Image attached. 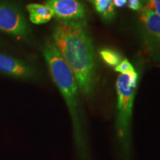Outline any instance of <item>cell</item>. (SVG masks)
Returning a JSON list of instances; mask_svg holds the SVG:
<instances>
[{
	"mask_svg": "<svg viewBox=\"0 0 160 160\" xmlns=\"http://www.w3.org/2000/svg\"><path fill=\"white\" fill-rule=\"evenodd\" d=\"M146 1H147V5L145 8L152 10L160 17V0H146Z\"/></svg>",
	"mask_w": 160,
	"mask_h": 160,
	"instance_id": "12",
	"label": "cell"
},
{
	"mask_svg": "<svg viewBox=\"0 0 160 160\" xmlns=\"http://www.w3.org/2000/svg\"><path fill=\"white\" fill-rule=\"evenodd\" d=\"M0 31L18 39H24L29 35L25 18L17 5L0 2Z\"/></svg>",
	"mask_w": 160,
	"mask_h": 160,
	"instance_id": "4",
	"label": "cell"
},
{
	"mask_svg": "<svg viewBox=\"0 0 160 160\" xmlns=\"http://www.w3.org/2000/svg\"><path fill=\"white\" fill-rule=\"evenodd\" d=\"M113 4L114 7L123 8L127 5V0H113Z\"/></svg>",
	"mask_w": 160,
	"mask_h": 160,
	"instance_id": "14",
	"label": "cell"
},
{
	"mask_svg": "<svg viewBox=\"0 0 160 160\" xmlns=\"http://www.w3.org/2000/svg\"><path fill=\"white\" fill-rule=\"evenodd\" d=\"M139 20L150 34L160 39V17L152 10L142 8Z\"/></svg>",
	"mask_w": 160,
	"mask_h": 160,
	"instance_id": "8",
	"label": "cell"
},
{
	"mask_svg": "<svg viewBox=\"0 0 160 160\" xmlns=\"http://www.w3.org/2000/svg\"><path fill=\"white\" fill-rule=\"evenodd\" d=\"M32 23L42 25L49 22L54 17V13L49 6L41 4H29L26 6Z\"/></svg>",
	"mask_w": 160,
	"mask_h": 160,
	"instance_id": "7",
	"label": "cell"
},
{
	"mask_svg": "<svg viewBox=\"0 0 160 160\" xmlns=\"http://www.w3.org/2000/svg\"><path fill=\"white\" fill-rule=\"evenodd\" d=\"M53 42L73 72L85 97L92 94L95 79L93 44L85 21H62L56 24Z\"/></svg>",
	"mask_w": 160,
	"mask_h": 160,
	"instance_id": "1",
	"label": "cell"
},
{
	"mask_svg": "<svg viewBox=\"0 0 160 160\" xmlns=\"http://www.w3.org/2000/svg\"><path fill=\"white\" fill-rule=\"evenodd\" d=\"M45 5L62 21H82L86 17L85 6L80 0H47Z\"/></svg>",
	"mask_w": 160,
	"mask_h": 160,
	"instance_id": "5",
	"label": "cell"
},
{
	"mask_svg": "<svg viewBox=\"0 0 160 160\" xmlns=\"http://www.w3.org/2000/svg\"><path fill=\"white\" fill-rule=\"evenodd\" d=\"M142 1L144 0H127V4L130 9L133 11H139L142 8Z\"/></svg>",
	"mask_w": 160,
	"mask_h": 160,
	"instance_id": "13",
	"label": "cell"
},
{
	"mask_svg": "<svg viewBox=\"0 0 160 160\" xmlns=\"http://www.w3.org/2000/svg\"><path fill=\"white\" fill-rule=\"evenodd\" d=\"M137 81V72H126L118 77L116 85L117 92L116 140L122 160L131 159L133 148L131 124Z\"/></svg>",
	"mask_w": 160,
	"mask_h": 160,
	"instance_id": "3",
	"label": "cell"
},
{
	"mask_svg": "<svg viewBox=\"0 0 160 160\" xmlns=\"http://www.w3.org/2000/svg\"><path fill=\"white\" fill-rule=\"evenodd\" d=\"M42 53L53 82L62 95L69 109L77 159L90 160V148L83 128L78 84L75 76L62 57L53 40L46 42L43 46Z\"/></svg>",
	"mask_w": 160,
	"mask_h": 160,
	"instance_id": "2",
	"label": "cell"
},
{
	"mask_svg": "<svg viewBox=\"0 0 160 160\" xmlns=\"http://www.w3.org/2000/svg\"><path fill=\"white\" fill-rule=\"evenodd\" d=\"M0 73L18 79H31L37 77L31 65L19 59L0 53Z\"/></svg>",
	"mask_w": 160,
	"mask_h": 160,
	"instance_id": "6",
	"label": "cell"
},
{
	"mask_svg": "<svg viewBox=\"0 0 160 160\" xmlns=\"http://www.w3.org/2000/svg\"><path fill=\"white\" fill-rule=\"evenodd\" d=\"M88 1H89V2H93V0H88Z\"/></svg>",
	"mask_w": 160,
	"mask_h": 160,
	"instance_id": "15",
	"label": "cell"
},
{
	"mask_svg": "<svg viewBox=\"0 0 160 160\" xmlns=\"http://www.w3.org/2000/svg\"><path fill=\"white\" fill-rule=\"evenodd\" d=\"M115 71L119 72L121 73H126V72L130 71H135L133 66L131 65V63L128 59H123L119 65L116 66Z\"/></svg>",
	"mask_w": 160,
	"mask_h": 160,
	"instance_id": "11",
	"label": "cell"
},
{
	"mask_svg": "<svg viewBox=\"0 0 160 160\" xmlns=\"http://www.w3.org/2000/svg\"><path fill=\"white\" fill-rule=\"evenodd\" d=\"M99 55L104 62L110 67H116L122 61V55L119 52L113 49L105 48L99 51Z\"/></svg>",
	"mask_w": 160,
	"mask_h": 160,
	"instance_id": "10",
	"label": "cell"
},
{
	"mask_svg": "<svg viewBox=\"0 0 160 160\" xmlns=\"http://www.w3.org/2000/svg\"><path fill=\"white\" fill-rule=\"evenodd\" d=\"M96 11L105 21H111L115 16L113 0H93Z\"/></svg>",
	"mask_w": 160,
	"mask_h": 160,
	"instance_id": "9",
	"label": "cell"
}]
</instances>
